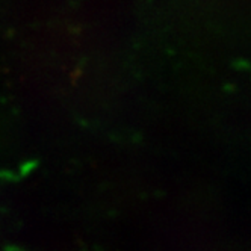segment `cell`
I'll return each mask as SVG.
<instances>
[]
</instances>
